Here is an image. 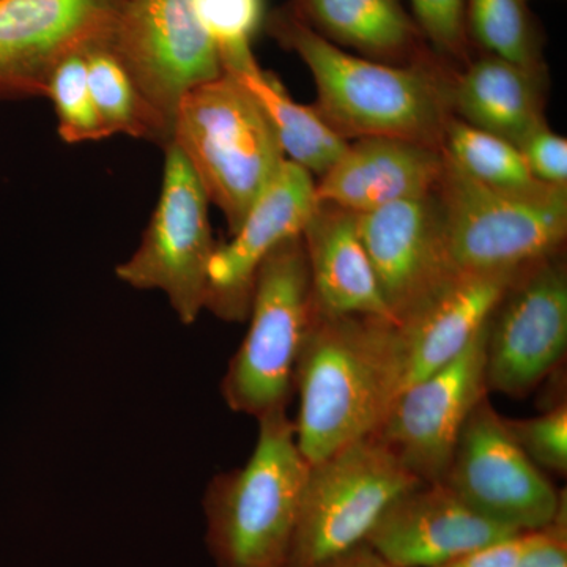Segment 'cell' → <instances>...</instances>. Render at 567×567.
<instances>
[{
	"mask_svg": "<svg viewBox=\"0 0 567 567\" xmlns=\"http://www.w3.org/2000/svg\"><path fill=\"white\" fill-rule=\"evenodd\" d=\"M507 429L540 470L558 476L567 473V404L558 402L546 413L527 420L505 417Z\"/></svg>",
	"mask_w": 567,
	"mask_h": 567,
	"instance_id": "obj_28",
	"label": "cell"
},
{
	"mask_svg": "<svg viewBox=\"0 0 567 567\" xmlns=\"http://www.w3.org/2000/svg\"><path fill=\"white\" fill-rule=\"evenodd\" d=\"M315 175L286 159L227 244L216 246L207 271L205 309L227 322L248 319L254 282L264 260L303 235L317 200Z\"/></svg>",
	"mask_w": 567,
	"mask_h": 567,
	"instance_id": "obj_14",
	"label": "cell"
},
{
	"mask_svg": "<svg viewBox=\"0 0 567 567\" xmlns=\"http://www.w3.org/2000/svg\"><path fill=\"white\" fill-rule=\"evenodd\" d=\"M533 532L516 533L503 539L466 551L439 567H517L527 550Z\"/></svg>",
	"mask_w": 567,
	"mask_h": 567,
	"instance_id": "obj_32",
	"label": "cell"
},
{
	"mask_svg": "<svg viewBox=\"0 0 567 567\" xmlns=\"http://www.w3.org/2000/svg\"><path fill=\"white\" fill-rule=\"evenodd\" d=\"M358 216V230L395 323L453 276L436 189Z\"/></svg>",
	"mask_w": 567,
	"mask_h": 567,
	"instance_id": "obj_15",
	"label": "cell"
},
{
	"mask_svg": "<svg viewBox=\"0 0 567 567\" xmlns=\"http://www.w3.org/2000/svg\"><path fill=\"white\" fill-rule=\"evenodd\" d=\"M445 162L436 196L454 275L518 270L563 251L567 186L491 188Z\"/></svg>",
	"mask_w": 567,
	"mask_h": 567,
	"instance_id": "obj_5",
	"label": "cell"
},
{
	"mask_svg": "<svg viewBox=\"0 0 567 567\" xmlns=\"http://www.w3.org/2000/svg\"><path fill=\"white\" fill-rule=\"evenodd\" d=\"M289 7L324 40L371 61L413 65L435 59L399 0H292Z\"/></svg>",
	"mask_w": 567,
	"mask_h": 567,
	"instance_id": "obj_21",
	"label": "cell"
},
{
	"mask_svg": "<svg viewBox=\"0 0 567 567\" xmlns=\"http://www.w3.org/2000/svg\"><path fill=\"white\" fill-rule=\"evenodd\" d=\"M317 567H391L385 559L379 557L368 544L350 548L338 557L328 559Z\"/></svg>",
	"mask_w": 567,
	"mask_h": 567,
	"instance_id": "obj_33",
	"label": "cell"
},
{
	"mask_svg": "<svg viewBox=\"0 0 567 567\" xmlns=\"http://www.w3.org/2000/svg\"><path fill=\"white\" fill-rule=\"evenodd\" d=\"M402 386L398 323L312 312L295 369L298 447L317 464L375 435Z\"/></svg>",
	"mask_w": 567,
	"mask_h": 567,
	"instance_id": "obj_1",
	"label": "cell"
},
{
	"mask_svg": "<svg viewBox=\"0 0 567 567\" xmlns=\"http://www.w3.org/2000/svg\"><path fill=\"white\" fill-rule=\"evenodd\" d=\"M309 465L287 567H317L365 543L391 503L421 484L375 435Z\"/></svg>",
	"mask_w": 567,
	"mask_h": 567,
	"instance_id": "obj_7",
	"label": "cell"
},
{
	"mask_svg": "<svg viewBox=\"0 0 567 567\" xmlns=\"http://www.w3.org/2000/svg\"><path fill=\"white\" fill-rule=\"evenodd\" d=\"M303 244L316 311L394 322L361 241L357 213L319 203L306 224Z\"/></svg>",
	"mask_w": 567,
	"mask_h": 567,
	"instance_id": "obj_19",
	"label": "cell"
},
{
	"mask_svg": "<svg viewBox=\"0 0 567 567\" xmlns=\"http://www.w3.org/2000/svg\"><path fill=\"white\" fill-rule=\"evenodd\" d=\"M110 41L169 145L183 96L224 73L194 0H123Z\"/></svg>",
	"mask_w": 567,
	"mask_h": 567,
	"instance_id": "obj_9",
	"label": "cell"
},
{
	"mask_svg": "<svg viewBox=\"0 0 567 567\" xmlns=\"http://www.w3.org/2000/svg\"><path fill=\"white\" fill-rule=\"evenodd\" d=\"M517 567H567V506L551 524L532 533Z\"/></svg>",
	"mask_w": 567,
	"mask_h": 567,
	"instance_id": "obj_31",
	"label": "cell"
},
{
	"mask_svg": "<svg viewBox=\"0 0 567 567\" xmlns=\"http://www.w3.org/2000/svg\"><path fill=\"white\" fill-rule=\"evenodd\" d=\"M486 328L451 363L395 395L377 431L421 483H443L466 420L488 395Z\"/></svg>",
	"mask_w": 567,
	"mask_h": 567,
	"instance_id": "obj_12",
	"label": "cell"
},
{
	"mask_svg": "<svg viewBox=\"0 0 567 567\" xmlns=\"http://www.w3.org/2000/svg\"><path fill=\"white\" fill-rule=\"evenodd\" d=\"M516 533L477 514L445 484L421 483L391 503L365 544L391 567H439Z\"/></svg>",
	"mask_w": 567,
	"mask_h": 567,
	"instance_id": "obj_16",
	"label": "cell"
},
{
	"mask_svg": "<svg viewBox=\"0 0 567 567\" xmlns=\"http://www.w3.org/2000/svg\"><path fill=\"white\" fill-rule=\"evenodd\" d=\"M443 484L472 509L514 532L547 527L566 494L524 453L484 398L462 429Z\"/></svg>",
	"mask_w": 567,
	"mask_h": 567,
	"instance_id": "obj_10",
	"label": "cell"
},
{
	"mask_svg": "<svg viewBox=\"0 0 567 567\" xmlns=\"http://www.w3.org/2000/svg\"><path fill=\"white\" fill-rule=\"evenodd\" d=\"M470 41L487 54L524 66H544L543 35L527 0H466Z\"/></svg>",
	"mask_w": 567,
	"mask_h": 567,
	"instance_id": "obj_25",
	"label": "cell"
},
{
	"mask_svg": "<svg viewBox=\"0 0 567 567\" xmlns=\"http://www.w3.org/2000/svg\"><path fill=\"white\" fill-rule=\"evenodd\" d=\"M436 148L390 137H364L349 147L320 177L317 200L357 213L374 212L434 193L445 171Z\"/></svg>",
	"mask_w": 567,
	"mask_h": 567,
	"instance_id": "obj_18",
	"label": "cell"
},
{
	"mask_svg": "<svg viewBox=\"0 0 567 567\" xmlns=\"http://www.w3.org/2000/svg\"><path fill=\"white\" fill-rule=\"evenodd\" d=\"M194 7L219 61L252 51L254 37L265 22V0H194Z\"/></svg>",
	"mask_w": 567,
	"mask_h": 567,
	"instance_id": "obj_27",
	"label": "cell"
},
{
	"mask_svg": "<svg viewBox=\"0 0 567 567\" xmlns=\"http://www.w3.org/2000/svg\"><path fill=\"white\" fill-rule=\"evenodd\" d=\"M223 70L240 82L270 123L284 156L322 177L349 147L315 106L295 102L275 74L260 69L252 51L224 59Z\"/></svg>",
	"mask_w": 567,
	"mask_h": 567,
	"instance_id": "obj_22",
	"label": "cell"
},
{
	"mask_svg": "<svg viewBox=\"0 0 567 567\" xmlns=\"http://www.w3.org/2000/svg\"><path fill=\"white\" fill-rule=\"evenodd\" d=\"M111 35L85 51L89 84L107 137L125 134L166 147L147 104L111 48Z\"/></svg>",
	"mask_w": 567,
	"mask_h": 567,
	"instance_id": "obj_23",
	"label": "cell"
},
{
	"mask_svg": "<svg viewBox=\"0 0 567 567\" xmlns=\"http://www.w3.org/2000/svg\"><path fill=\"white\" fill-rule=\"evenodd\" d=\"M123 0H0V100L47 99L59 62L111 35Z\"/></svg>",
	"mask_w": 567,
	"mask_h": 567,
	"instance_id": "obj_13",
	"label": "cell"
},
{
	"mask_svg": "<svg viewBox=\"0 0 567 567\" xmlns=\"http://www.w3.org/2000/svg\"><path fill=\"white\" fill-rule=\"evenodd\" d=\"M171 144L223 212L230 235L286 162L259 104L226 71L183 96Z\"/></svg>",
	"mask_w": 567,
	"mask_h": 567,
	"instance_id": "obj_4",
	"label": "cell"
},
{
	"mask_svg": "<svg viewBox=\"0 0 567 567\" xmlns=\"http://www.w3.org/2000/svg\"><path fill=\"white\" fill-rule=\"evenodd\" d=\"M312 312L303 235H298L271 251L257 271L248 333L221 382L230 410L256 420L287 410Z\"/></svg>",
	"mask_w": 567,
	"mask_h": 567,
	"instance_id": "obj_6",
	"label": "cell"
},
{
	"mask_svg": "<svg viewBox=\"0 0 567 567\" xmlns=\"http://www.w3.org/2000/svg\"><path fill=\"white\" fill-rule=\"evenodd\" d=\"M544 92V66L517 65L487 54L453 78L451 110L462 122L518 145L547 123Z\"/></svg>",
	"mask_w": 567,
	"mask_h": 567,
	"instance_id": "obj_20",
	"label": "cell"
},
{
	"mask_svg": "<svg viewBox=\"0 0 567 567\" xmlns=\"http://www.w3.org/2000/svg\"><path fill=\"white\" fill-rule=\"evenodd\" d=\"M518 270L453 275L398 323L401 391L434 374L472 344Z\"/></svg>",
	"mask_w": 567,
	"mask_h": 567,
	"instance_id": "obj_17",
	"label": "cell"
},
{
	"mask_svg": "<svg viewBox=\"0 0 567 567\" xmlns=\"http://www.w3.org/2000/svg\"><path fill=\"white\" fill-rule=\"evenodd\" d=\"M416 25L435 54L465 59L470 51L466 0H410Z\"/></svg>",
	"mask_w": 567,
	"mask_h": 567,
	"instance_id": "obj_29",
	"label": "cell"
},
{
	"mask_svg": "<svg viewBox=\"0 0 567 567\" xmlns=\"http://www.w3.org/2000/svg\"><path fill=\"white\" fill-rule=\"evenodd\" d=\"M536 182L567 186V141L551 132L547 123L537 126L517 145Z\"/></svg>",
	"mask_w": 567,
	"mask_h": 567,
	"instance_id": "obj_30",
	"label": "cell"
},
{
	"mask_svg": "<svg viewBox=\"0 0 567 567\" xmlns=\"http://www.w3.org/2000/svg\"><path fill=\"white\" fill-rule=\"evenodd\" d=\"M89 48L66 55L48 82L47 99L54 106L59 136L65 144L107 140L89 84L85 61Z\"/></svg>",
	"mask_w": 567,
	"mask_h": 567,
	"instance_id": "obj_26",
	"label": "cell"
},
{
	"mask_svg": "<svg viewBox=\"0 0 567 567\" xmlns=\"http://www.w3.org/2000/svg\"><path fill=\"white\" fill-rule=\"evenodd\" d=\"M443 155L457 171L481 185L529 189L539 185L513 142L451 117L443 136Z\"/></svg>",
	"mask_w": 567,
	"mask_h": 567,
	"instance_id": "obj_24",
	"label": "cell"
},
{
	"mask_svg": "<svg viewBox=\"0 0 567 567\" xmlns=\"http://www.w3.org/2000/svg\"><path fill=\"white\" fill-rule=\"evenodd\" d=\"M267 31L311 71L316 110L344 140L390 137L442 151L451 82L435 59L394 65L350 54L305 24L289 6L268 17Z\"/></svg>",
	"mask_w": 567,
	"mask_h": 567,
	"instance_id": "obj_2",
	"label": "cell"
},
{
	"mask_svg": "<svg viewBox=\"0 0 567 567\" xmlns=\"http://www.w3.org/2000/svg\"><path fill=\"white\" fill-rule=\"evenodd\" d=\"M567 267L563 251L525 265L486 328L488 393L524 398L565 360Z\"/></svg>",
	"mask_w": 567,
	"mask_h": 567,
	"instance_id": "obj_11",
	"label": "cell"
},
{
	"mask_svg": "<svg viewBox=\"0 0 567 567\" xmlns=\"http://www.w3.org/2000/svg\"><path fill=\"white\" fill-rule=\"evenodd\" d=\"M257 423L248 462L213 477L205 491V544L216 567H287L292 551L311 465L287 410Z\"/></svg>",
	"mask_w": 567,
	"mask_h": 567,
	"instance_id": "obj_3",
	"label": "cell"
},
{
	"mask_svg": "<svg viewBox=\"0 0 567 567\" xmlns=\"http://www.w3.org/2000/svg\"><path fill=\"white\" fill-rule=\"evenodd\" d=\"M162 192L141 245L117 265L118 281L137 290H158L183 324L205 311L213 240L208 200L199 178L175 145L164 147Z\"/></svg>",
	"mask_w": 567,
	"mask_h": 567,
	"instance_id": "obj_8",
	"label": "cell"
}]
</instances>
